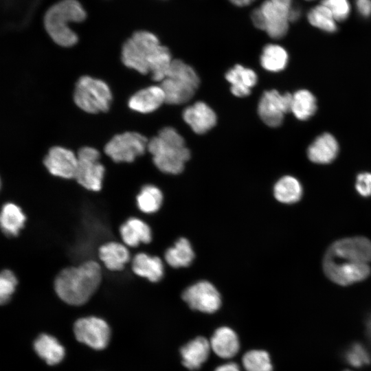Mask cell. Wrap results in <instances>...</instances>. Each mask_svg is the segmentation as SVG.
<instances>
[{
	"instance_id": "6da1fadb",
	"label": "cell",
	"mask_w": 371,
	"mask_h": 371,
	"mask_svg": "<svg viewBox=\"0 0 371 371\" xmlns=\"http://www.w3.org/2000/svg\"><path fill=\"white\" fill-rule=\"evenodd\" d=\"M121 59L126 67L142 74L150 73L153 80L159 82L166 77L173 60L157 36L146 30L135 32L124 42Z\"/></svg>"
},
{
	"instance_id": "7a4b0ae2",
	"label": "cell",
	"mask_w": 371,
	"mask_h": 371,
	"mask_svg": "<svg viewBox=\"0 0 371 371\" xmlns=\"http://www.w3.org/2000/svg\"><path fill=\"white\" fill-rule=\"evenodd\" d=\"M101 279L100 265L89 260L61 271L56 278L54 288L58 297L65 302L81 305L97 290Z\"/></svg>"
},
{
	"instance_id": "3957f363",
	"label": "cell",
	"mask_w": 371,
	"mask_h": 371,
	"mask_svg": "<svg viewBox=\"0 0 371 371\" xmlns=\"http://www.w3.org/2000/svg\"><path fill=\"white\" fill-rule=\"evenodd\" d=\"M148 150L155 166L160 171L171 175L181 173L190 157L183 137L170 126L163 128L157 136L148 140Z\"/></svg>"
},
{
	"instance_id": "277c9868",
	"label": "cell",
	"mask_w": 371,
	"mask_h": 371,
	"mask_svg": "<svg viewBox=\"0 0 371 371\" xmlns=\"http://www.w3.org/2000/svg\"><path fill=\"white\" fill-rule=\"evenodd\" d=\"M86 18V12L77 0H61L52 5L44 16L45 29L57 45L71 47L78 42L77 34L69 27Z\"/></svg>"
},
{
	"instance_id": "5b68a950",
	"label": "cell",
	"mask_w": 371,
	"mask_h": 371,
	"mask_svg": "<svg viewBox=\"0 0 371 371\" xmlns=\"http://www.w3.org/2000/svg\"><path fill=\"white\" fill-rule=\"evenodd\" d=\"M195 70L179 59L173 60L166 77L161 82L166 102L181 104L189 101L199 85Z\"/></svg>"
},
{
	"instance_id": "8992f818",
	"label": "cell",
	"mask_w": 371,
	"mask_h": 371,
	"mask_svg": "<svg viewBox=\"0 0 371 371\" xmlns=\"http://www.w3.org/2000/svg\"><path fill=\"white\" fill-rule=\"evenodd\" d=\"M73 95L76 106L88 113L107 111L112 101L109 85L89 76H82L78 80Z\"/></svg>"
},
{
	"instance_id": "52a82bcc",
	"label": "cell",
	"mask_w": 371,
	"mask_h": 371,
	"mask_svg": "<svg viewBox=\"0 0 371 371\" xmlns=\"http://www.w3.org/2000/svg\"><path fill=\"white\" fill-rule=\"evenodd\" d=\"M289 12L270 0H266L252 11L251 19L256 27L265 31L273 39H280L289 30Z\"/></svg>"
},
{
	"instance_id": "ba28073f",
	"label": "cell",
	"mask_w": 371,
	"mask_h": 371,
	"mask_svg": "<svg viewBox=\"0 0 371 371\" xmlns=\"http://www.w3.org/2000/svg\"><path fill=\"white\" fill-rule=\"evenodd\" d=\"M148 140L142 134L128 131L113 136L105 145V153L115 162H133L148 149Z\"/></svg>"
},
{
	"instance_id": "9c48e42d",
	"label": "cell",
	"mask_w": 371,
	"mask_h": 371,
	"mask_svg": "<svg viewBox=\"0 0 371 371\" xmlns=\"http://www.w3.org/2000/svg\"><path fill=\"white\" fill-rule=\"evenodd\" d=\"M324 260L337 262L368 264L371 261V242L362 236L339 240L329 247Z\"/></svg>"
},
{
	"instance_id": "30bf717a",
	"label": "cell",
	"mask_w": 371,
	"mask_h": 371,
	"mask_svg": "<svg viewBox=\"0 0 371 371\" xmlns=\"http://www.w3.org/2000/svg\"><path fill=\"white\" fill-rule=\"evenodd\" d=\"M75 178L87 190L99 191L102 188L104 167L100 162L99 151L91 146L80 148Z\"/></svg>"
},
{
	"instance_id": "8fae6325",
	"label": "cell",
	"mask_w": 371,
	"mask_h": 371,
	"mask_svg": "<svg viewBox=\"0 0 371 371\" xmlns=\"http://www.w3.org/2000/svg\"><path fill=\"white\" fill-rule=\"evenodd\" d=\"M292 94L280 93L277 90L266 91L258 105V113L262 122L270 127H278L284 115L291 110Z\"/></svg>"
},
{
	"instance_id": "7c38bea8",
	"label": "cell",
	"mask_w": 371,
	"mask_h": 371,
	"mask_svg": "<svg viewBox=\"0 0 371 371\" xmlns=\"http://www.w3.org/2000/svg\"><path fill=\"white\" fill-rule=\"evenodd\" d=\"M76 338L95 350L106 347L111 335L108 324L97 317H87L78 319L74 326Z\"/></svg>"
},
{
	"instance_id": "4fadbf2b",
	"label": "cell",
	"mask_w": 371,
	"mask_h": 371,
	"mask_svg": "<svg viewBox=\"0 0 371 371\" xmlns=\"http://www.w3.org/2000/svg\"><path fill=\"white\" fill-rule=\"evenodd\" d=\"M183 300L190 308L203 313H212L221 306V295L208 281L202 280L188 287L182 294Z\"/></svg>"
},
{
	"instance_id": "5bb4252c",
	"label": "cell",
	"mask_w": 371,
	"mask_h": 371,
	"mask_svg": "<svg viewBox=\"0 0 371 371\" xmlns=\"http://www.w3.org/2000/svg\"><path fill=\"white\" fill-rule=\"evenodd\" d=\"M43 164L52 175L64 179L75 178L78 157L70 149L55 146L45 155Z\"/></svg>"
},
{
	"instance_id": "9a60e30c",
	"label": "cell",
	"mask_w": 371,
	"mask_h": 371,
	"mask_svg": "<svg viewBox=\"0 0 371 371\" xmlns=\"http://www.w3.org/2000/svg\"><path fill=\"white\" fill-rule=\"evenodd\" d=\"M323 267L329 279L343 286L361 281L370 273L368 263L337 262L324 260Z\"/></svg>"
},
{
	"instance_id": "2e32d148",
	"label": "cell",
	"mask_w": 371,
	"mask_h": 371,
	"mask_svg": "<svg viewBox=\"0 0 371 371\" xmlns=\"http://www.w3.org/2000/svg\"><path fill=\"white\" fill-rule=\"evenodd\" d=\"M182 117L196 134L207 133L216 125L217 121L214 110L201 101L187 106L183 111Z\"/></svg>"
},
{
	"instance_id": "e0dca14e",
	"label": "cell",
	"mask_w": 371,
	"mask_h": 371,
	"mask_svg": "<svg viewBox=\"0 0 371 371\" xmlns=\"http://www.w3.org/2000/svg\"><path fill=\"white\" fill-rule=\"evenodd\" d=\"M166 102L165 93L161 85H152L133 94L128 101V107L136 112H153Z\"/></svg>"
},
{
	"instance_id": "ac0fdd59",
	"label": "cell",
	"mask_w": 371,
	"mask_h": 371,
	"mask_svg": "<svg viewBox=\"0 0 371 371\" xmlns=\"http://www.w3.org/2000/svg\"><path fill=\"white\" fill-rule=\"evenodd\" d=\"M225 78L231 85L232 94L240 98L249 95L258 81L256 72L241 65H236L229 69L225 74Z\"/></svg>"
},
{
	"instance_id": "d6986e66",
	"label": "cell",
	"mask_w": 371,
	"mask_h": 371,
	"mask_svg": "<svg viewBox=\"0 0 371 371\" xmlns=\"http://www.w3.org/2000/svg\"><path fill=\"white\" fill-rule=\"evenodd\" d=\"M210 349V341L205 337L191 340L180 350L183 365L190 370H198L207 361Z\"/></svg>"
},
{
	"instance_id": "ffe728a7",
	"label": "cell",
	"mask_w": 371,
	"mask_h": 371,
	"mask_svg": "<svg viewBox=\"0 0 371 371\" xmlns=\"http://www.w3.org/2000/svg\"><path fill=\"white\" fill-rule=\"evenodd\" d=\"M338 143L333 135L324 133L318 136L309 146L307 155L309 159L317 164H329L337 157Z\"/></svg>"
},
{
	"instance_id": "44dd1931",
	"label": "cell",
	"mask_w": 371,
	"mask_h": 371,
	"mask_svg": "<svg viewBox=\"0 0 371 371\" xmlns=\"http://www.w3.org/2000/svg\"><path fill=\"white\" fill-rule=\"evenodd\" d=\"M210 344L213 352L223 359L234 357L240 348L236 333L227 326L217 328L212 336Z\"/></svg>"
},
{
	"instance_id": "7402d4cb",
	"label": "cell",
	"mask_w": 371,
	"mask_h": 371,
	"mask_svg": "<svg viewBox=\"0 0 371 371\" xmlns=\"http://www.w3.org/2000/svg\"><path fill=\"white\" fill-rule=\"evenodd\" d=\"M124 243L130 247H137L140 243H148L152 240L150 227L137 218H130L120 228Z\"/></svg>"
},
{
	"instance_id": "603a6c76",
	"label": "cell",
	"mask_w": 371,
	"mask_h": 371,
	"mask_svg": "<svg viewBox=\"0 0 371 371\" xmlns=\"http://www.w3.org/2000/svg\"><path fill=\"white\" fill-rule=\"evenodd\" d=\"M133 272L150 282H158L164 276V265L157 256H151L144 253L135 256L132 262Z\"/></svg>"
},
{
	"instance_id": "cb8c5ba5",
	"label": "cell",
	"mask_w": 371,
	"mask_h": 371,
	"mask_svg": "<svg viewBox=\"0 0 371 371\" xmlns=\"http://www.w3.org/2000/svg\"><path fill=\"white\" fill-rule=\"evenodd\" d=\"M99 257L106 267L111 271L121 270L130 259L126 247L120 243L109 242L99 249Z\"/></svg>"
},
{
	"instance_id": "d4e9b609",
	"label": "cell",
	"mask_w": 371,
	"mask_h": 371,
	"mask_svg": "<svg viewBox=\"0 0 371 371\" xmlns=\"http://www.w3.org/2000/svg\"><path fill=\"white\" fill-rule=\"evenodd\" d=\"M37 355L49 365L60 363L65 357L64 347L53 336L47 334L39 335L34 343Z\"/></svg>"
},
{
	"instance_id": "484cf974",
	"label": "cell",
	"mask_w": 371,
	"mask_h": 371,
	"mask_svg": "<svg viewBox=\"0 0 371 371\" xmlns=\"http://www.w3.org/2000/svg\"><path fill=\"white\" fill-rule=\"evenodd\" d=\"M194 258V253L189 240L179 238L173 247L165 253L166 262L174 268L188 267Z\"/></svg>"
},
{
	"instance_id": "4316f807",
	"label": "cell",
	"mask_w": 371,
	"mask_h": 371,
	"mask_svg": "<svg viewBox=\"0 0 371 371\" xmlns=\"http://www.w3.org/2000/svg\"><path fill=\"white\" fill-rule=\"evenodd\" d=\"M289 56L286 49L277 44H268L263 47L260 56L262 67L271 72L283 70L288 63Z\"/></svg>"
},
{
	"instance_id": "83f0119b",
	"label": "cell",
	"mask_w": 371,
	"mask_h": 371,
	"mask_svg": "<svg viewBox=\"0 0 371 371\" xmlns=\"http://www.w3.org/2000/svg\"><path fill=\"white\" fill-rule=\"evenodd\" d=\"M317 101L313 94L306 89H300L292 95L291 111L300 120H306L316 112Z\"/></svg>"
},
{
	"instance_id": "f1b7e54d",
	"label": "cell",
	"mask_w": 371,
	"mask_h": 371,
	"mask_svg": "<svg viewBox=\"0 0 371 371\" xmlns=\"http://www.w3.org/2000/svg\"><path fill=\"white\" fill-rule=\"evenodd\" d=\"M25 216L21 209L12 203H7L3 207L0 223L3 232L10 236H16L23 227Z\"/></svg>"
},
{
	"instance_id": "f546056e",
	"label": "cell",
	"mask_w": 371,
	"mask_h": 371,
	"mask_svg": "<svg viewBox=\"0 0 371 371\" xmlns=\"http://www.w3.org/2000/svg\"><path fill=\"white\" fill-rule=\"evenodd\" d=\"M274 196L283 203H293L299 201L302 196V188L297 179L291 176L280 178L273 188Z\"/></svg>"
},
{
	"instance_id": "4dcf8cb0",
	"label": "cell",
	"mask_w": 371,
	"mask_h": 371,
	"mask_svg": "<svg viewBox=\"0 0 371 371\" xmlns=\"http://www.w3.org/2000/svg\"><path fill=\"white\" fill-rule=\"evenodd\" d=\"M307 19L311 25L326 32L333 33L337 30V21L330 10L322 3L308 11Z\"/></svg>"
},
{
	"instance_id": "1f68e13d",
	"label": "cell",
	"mask_w": 371,
	"mask_h": 371,
	"mask_svg": "<svg viewBox=\"0 0 371 371\" xmlns=\"http://www.w3.org/2000/svg\"><path fill=\"white\" fill-rule=\"evenodd\" d=\"M162 201V192L153 185L144 186L137 196L139 209L147 214L157 212L160 208Z\"/></svg>"
},
{
	"instance_id": "d6a6232c",
	"label": "cell",
	"mask_w": 371,
	"mask_h": 371,
	"mask_svg": "<svg viewBox=\"0 0 371 371\" xmlns=\"http://www.w3.org/2000/svg\"><path fill=\"white\" fill-rule=\"evenodd\" d=\"M245 371H273L269 355L262 350L247 352L242 359Z\"/></svg>"
},
{
	"instance_id": "836d02e7",
	"label": "cell",
	"mask_w": 371,
	"mask_h": 371,
	"mask_svg": "<svg viewBox=\"0 0 371 371\" xmlns=\"http://www.w3.org/2000/svg\"><path fill=\"white\" fill-rule=\"evenodd\" d=\"M17 280L14 274L10 270L2 271L0 276V302L6 303L14 293Z\"/></svg>"
},
{
	"instance_id": "e575fe53",
	"label": "cell",
	"mask_w": 371,
	"mask_h": 371,
	"mask_svg": "<svg viewBox=\"0 0 371 371\" xmlns=\"http://www.w3.org/2000/svg\"><path fill=\"white\" fill-rule=\"evenodd\" d=\"M347 361L355 367L368 365L371 359L368 350L360 344H353L346 352Z\"/></svg>"
},
{
	"instance_id": "d590c367",
	"label": "cell",
	"mask_w": 371,
	"mask_h": 371,
	"mask_svg": "<svg viewBox=\"0 0 371 371\" xmlns=\"http://www.w3.org/2000/svg\"><path fill=\"white\" fill-rule=\"evenodd\" d=\"M321 3L330 10L337 21L346 20L350 15L349 0H322Z\"/></svg>"
},
{
	"instance_id": "8d00e7d4",
	"label": "cell",
	"mask_w": 371,
	"mask_h": 371,
	"mask_svg": "<svg viewBox=\"0 0 371 371\" xmlns=\"http://www.w3.org/2000/svg\"><path fill=\"white\" fill-rule=\"evenodd\" d=\"M356 189L362 196L371 195V173L363 172L357 177Z\"/></svg>"
},
{
	"instance_id": "74e56055",
	"label": "cell",
	"mask_w": 371,
	"mask_h": 371,
	"mask_svg": "<svg viewBox=\"0 0 371 371\" xmlns=\"http://www.w3.org/2000/svg\"><path fill=\"white\" fill-rule=\"evenodd\" d=\"M358 12L363 17L371 16V0H355Z\"/></svg>"
},
{
	"instance_id": "f35d334b",
	"label": "cell",
	"mask_w": 371,
	"mask_h": 371,
	"mask_svg": "<svg viewBox=\"0 0 371 371\" xmlns=\"http://www.w3.org/2000/svg\"><path fill=\"white\" fill-rule=\"evenodd\" d=\"M214 371H240L238 364L229 362L217 367Z\"/></svg>"
},
{
	"instance_id": "ab89813d",
	"label": "cell",
	"mask_w": 371,
	"mask_h": 371,
	"mask_svg": "<svg viewBox=\"0 0 371 371\" xmlns=\"http://www.w3.org/2000/svg\"><path fill=\"white\" fill-rule=\"evenodd\" d=\"M272 3L276 5L287 10L290 11L293 5V0H270Z\"/></svg>"
},
{
	"instance_id": "60d3db41",
	"label": "cell",
	"mask_w": 371,
	"mask_h": 371,
	"mask_svg": "<svg viewBox=\"0 0 371 371\" xmlns=\"http://www.w3.org/2000/svg\"><path fill=\"white\" fill-rule=\"evenodd\" d=\"M301 16V10L297 7L293 6L289 12V19L290 22L298 20Z\"/></svg>"
},
{
	"instance_id": "b9f144b4",
	"label": "cell",
	"mask_w": 371,
	"mask_h": 371,
	"mask_svg": "<svg viewBox=\"0 0 371 371\" xmlns=\"http://www.w3.org/2000/svg\"><path fill=\"white\" fill-rule=\"evenodd\" d=\"M232 3L237 6H246L251 3L255 0H229Z\"/></svg>"
},
{
	"instance_id": "7bdbcfd3",
	"label": "cell",
	"mask_w": 371,
	"mask_h": 371,
	"mask_svg": "<svg viewBox=\"0 0 371 371\" xmlns=\"http://www.w3.org/2000/svg\"><path fill=\"white\" fill-rule=\"evenodd\" d=\"M367 334L371 341V317L368 319L367 323Z\"/></svg>"
},
{
	"instance_id": "ee69618b",
	"label": "cell",
	"mask_w": 371,
	"mask_h": 371,
	"mask_svg": "<svg viewBox=\"0 0 371 371\" xmlns=\"http://www.w3.org/2000/svg\"><path fill=\"white\" fill-rule=\"evenodd\" d=\"M305 1H313V0H305Z\"/></svg>"
}]
</instances>
